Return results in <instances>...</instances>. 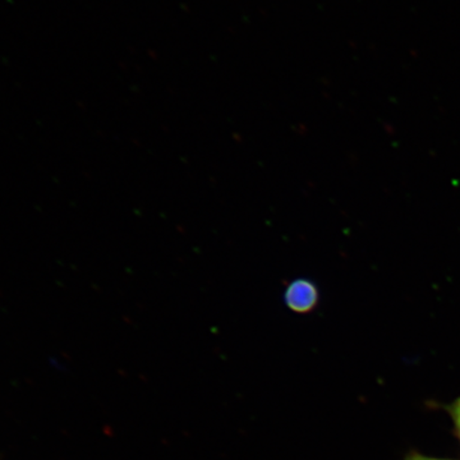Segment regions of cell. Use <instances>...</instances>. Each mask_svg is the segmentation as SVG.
I'll use <instances>...</instances> for the list:
<instances>
[{
	"label": "cell",
	"instance_id": "6da1fadb",
	"mask_svg": "<svg viewBox=\"0 0 460 460\" xmlns=\"http://www.w3.org/2000/svg\"><path fill=\"white\" fill-rule=\"evenodd\" d=\"M288 310L298 314H307L316 310L320 304L319 288L313 280L298 278L288 283L283 295Z\"/></svg>",
	"mask_w": 460,
	"mask_h": 460
},
{
	"label": "cell",
	"instance_id": "7a4b0ae2",
	"mask_svg": "<svg viewBox=\"0 0 460 460\" xmlns=\"http://www.w3.org/2000/svg\"><path fill=\"white\" fill-rule=\"evenodd\" d=\"M447 411L452 420L454 431L460 440V396L447 405Z\"/></svg>",
	"mask_w": 460,
	"mask_h": 460
},
{
	"label": "cell",
	"instance_id": "3957f363",
	"mask_svg": "<svg viewBox=\"0 0 460 460\" xmlns=\"http://www.w3.org/2000/svg\"><path fill=\"white\" fill-rule=\"evenodd\" d=\"M405 460H452V459H441V458H434V456H422V454L419 453H411L410 456L405 458Z\"/></svg>",
	"mask_w": 460,
	"mask_h": 460
}]
</instances>
